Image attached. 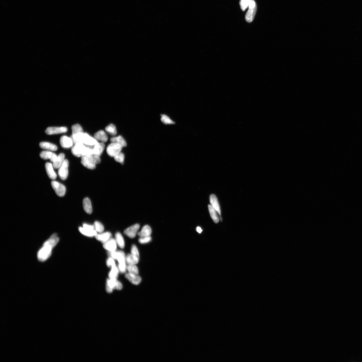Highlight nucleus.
<instances>
[{
  "label": "nucleus",
  "mask_w": 362,
  "mask_h": 362,
  "mask_svg": "<svg viewBox=\"0 0 362 362\" xmlns=\"http://www.w3.org/2000/svg\"><path fill=\"white\" fill-rule=\"evenodd\" d=\"M81 143L87 146L93 147L98 141L94 137H91L87 133H84L81 139Z\"/></svg>",
  "instance_id": "10"
},
{
  "label": "nucleus",
  "mask_w": 362,
  "mask_h": 362,
  "mask_svg": "<svg viewBox=\"0 0 362 362\" xmlns=\"http://www.w3.org/2000/svg\"><path fill=\"white\" fill-rule=\"evenodd\" d=\"M115 240L117 242V244L119 247L121 249H124L125 246V242L124 238L122 234L119 233L117 232L115 234Z\"/></svg>",
  "instance_id": "28"
},
{
  "label": "nucleus",
  "mask_w": 362,
  "mask_h": 362,
  "mask_svg": "<svg viewBox=\"0 0 362 362\" xmlns=\"http://www.w3.org/2000/svg\"><path fill=\"white\" fill-rule=\"evenodd\" d=\"M208 207L209 212L211 218L212 219L215 223H218L220 219H219L218 215V214L217 211L211 205H209Z\"/></svg>",
  "instance_id": "25"
},
{
  "label": "nucleus",
  "mask_w": 362,
  "mask_h": 362,
  "mask_svg": "<svg viewBox=\"0 0 362 362\" xmlns=\"http://www.w3.org/2000/svg\"><path fill=\"white\" fill-rule=\"evenodd\" d=\"M60 144L64 148H69L72 147L74 144V142L71 137L66 136L61 137L60 140Z\"/></svg>",
  "instance_id": "15"
},
{
  "label": "nucleus",
  "mask_w": 362,
  "mask_h": 362,
  "mask_svg": "<svg viewBox=\"0 0 362 362\" xmlns=\"http://www.w3.org/2000/svg\"><path fill=\"white\" fill-rule=\"evenodd\" d=\"M126 262L129 265H136L138 263L139 259L133 256L131 253L128 254L125 257Z\"/></svg>",
  "instance_id": "27"
},
{
  "label": "nucleus",
  "mask_w": 362,
  "mask_h": 362,
  "mask_svg": "<svg viewBox=\"0 0 362 362\" xmlns=\"http://www.w3.org/2000/svg\"><path fill=\"white\" fill-rule=\"evenodd\" d=\"M122 288V284L117 279L107 280L106 290L108 293H111L114 290H121Z\"/></svg>",
  "instance_id": "4"
},
{
  "label": "nucleus",
  "mask_w": 362,
  "mask_h": 362,
  "mask_svg": "<svg viewBox=\"0 0 362 362\" xmlns=\"http://www.w3.org/2000/svg\"><path fill=\"white\" fill-rule=\"evenodd\" d=\"M122 147L121 146L115 142H111L107 148V154L111 157H114L121 152Z\"/></svg>",
  "instance_id": "6"
},
{
  "label": "nucleus",
  "mask_w": 362,
  "mask_h": 362,
  "mask_svg": "<svg viewBox=\"0 0 362 362\" xmlns=\"http://www.w3.org/2000/svg\"><path fill=\"white\" fill-rule=\"evenodd\" d=\"M161 120L163 124L166 125H172L175 124V122L169 117L168 115L165 114L161 115Z\"/></svg>",
  "instance_id": "33"
},
{
  "label": "nucleus",
  "mask_w": 362,
  "mask_h": 362,
  "mask_svg": "<svg viewBox=\"0 0 362 362\" xmlns=\"http://www.w3.org/2000/svg\"><path fill=\"white\" fill-rule=\"evenodd\" d=\"M110 141L111 142H115L121 145L122 147H125L127 145L126 141L121 136L112 138L110 139Z\"/></svg>",
  "instance_id": "29"
},
{
  "label": "nucleus",
  "mask_w": 362,
  "mask_h": 362,
  "mask_svg": "<svg viewBox=\"0 0 362 362\" xmlns=\"http://www.w3.org/2000/svg\"><path fill=\"white\" fill-rule=\"evenodd\" d=\"M125 278L130 282L134 285L139 284L142 281L141 277L137 275L131 274L128 273L125 275Z\"/></svg>",
  "instance_id": "17"
},
{
  "label": "nucleus",
  "mask_w": 362,
  "mask_h": 362,
  "mask_svg": "<svg viewBox=\"0 0 362 362\" xmlns=\"http://www.w3.org/2000/svg\"><path fill=\"white\" fill-rule=\"evenodd\" d=\"M80 232L84 235L89 237H95L97 234L95 229L94 225L84 223L83 227L79 228Z\"/></svg>",
  "instance_id": "5"
},
{
  "label": "nucleus",
  "mask_w": 362,
  "mask_h": 362,
  "mask_svg": "<svg viewBox=\"0 0 362 362\" xmlns=\"http://www.w3.org/2000/svg\"><path fill=\"white\" fill-rule=\"evenodd\" d=\"M106 132L112 136H115L117 134L116 127L113 124H111L106 127Z\"/></svg>",
  "instance_id": "31"
},
{
  "label": "nucleus",
  "mask_w": 362,
  "mask_h": 362,
  "mask_svg": "<svg viewBox=\"0 0 362 362\" xmlns=\"http://www.w3.org/2000/svg\"><path fill=\"white\" fill-rule=\"evenodd\" d=\"M53 153L50 151H43L40 154V157L42 159L47 160L51 159L53 155Z\"/></svg>",
  "instance_id": "37"
},
{
  "label": "nucleus",
  "mask_w": 362,
  "mask_h": 362,
  "mask_svg": "<svg viewBox=\"0 0 362 362\" xmlns=\"http://www.w3.org/2000/svg\"><path fill=\"white\" fill-rule=\"evenodd\" d=\"M117 245L115 240L111 238L103 244V247L109 252H111L116 251Z\"/></svg>",
  "instance_id": "16"
},
{
  "label": "nucleus",
  "mask_w": 362,
  "mask_h": 362,
  "mask_svg": "<svg viewBox=\"0 0 362 362\" xmlns=\"http://www.w3.org/2000/svg\"><path fill=\"white\" fill-rule=\"evenodd\" d=\"M67 131L68 129L66 127H51L46 130L45 133L47 134L51 135L65 133Z\"/></svg>",
  "instance_id": "13"
},
{
  "label": "nucleus",
  "mask_w": 362,
  "mask_h": 362,
  "mask_svg": "<svg viewBox=\"0 0 362 362\" xmlns=\"http://www.w3.org/2000/svg\"><path fill=\"white\" fill-rule=\"evenodd\" d=\"M65 155L63 153H60L57 156L56 161L52 163L53 167L55 169H59L63 163L64 160Z\"/></svg>",
  "instance_id": "24"
},
{
  "label": "nucleus",
  "mask_w": 362,
  "mask_h": 362,
  "mask_svg": "<svg viewBox=\"0 0 362 362\" xmlns=\"http://www.w3.org/2000/svg\"><path fill=\"white\" fill-rule=\"evenodd\" d=\"M114 160L117 162L123 164L125 159V155L124 154L120 152L114 157Z\"/></svg>",
  "instance_id": "38"
},
{
  "label": "nucleus",
  "mask_w": 362,
  "mask_h": 362,
  "mask_svg": "<svg viewBox=\"0 0 362 362\" xmlns=\"http://www.w3.org/2000/svg\"><path fill=\"white\" fill-rule=\"evenodd\" d=\"M152 233V229L148 225L144 226L140 232L138 233V235L140 237L150 236Z\"/></svg>",
  "instance_id": "26"
},
{
  "label": "nucleus",
  "mask_w": 362,
  "mask_h": 362,
  "mask_svg": "<svg viewBox=\"0 0 362 362\" xmlns=\"http://www.w3.org/2000/svg\"><path fill=\"white\" fill-rule=\"evenodd\" d=\"M93 147L86 146L82 143H77L73 146L72 152L76 157H82L84 156L93 154Z\"/></svg>",
  "instance_id": "2"
},
{
  "label": "nucleus",
  "mask_w": 362,
  "mask_h": 362,
  "mask_svg": "<svg viewBox=\"0 0 362 362\" xmlns=\"http://www.w3.org/2000/svg\"><path fill=\"white\" fill-rule=\"evenodd\" d=\"M114 259L111 257L107 259L106 261V264L107 266L109 267H111L113 266V265H115Z\"/></svg>",
  "instance_id": "42"
},
{
  "label": "nucleus",
  "mask_w": 362,
  "mask_h": 362,
  "mask_svg": "<svg viewBox=\"0 0 362 362\" xmlns=\"http://www.w3.org/2000/svg\"><path fill=\"white\" fill-rule=\"evenodd\" d=\"M59 241L56 234H53L44 244L43 246L38 253V258L40 261L47 260L51 256L52 249L55 247Z\"/></svg>",
  "instance_id": "1"
},
{
  "label": "nucleus",
  "mask_w": 362,
  "mask_h": 362,
  "mask_svg": "<svg viewBox=\"0 0 362 362\" xmlns=\"http://www.w3.org/2000/svg\"><path fill=\"white\" fill-rule=\"evenodd\" d=\"M196 230H197V232L199 233H201L203 231L202 229L199 226L197 227V228H196Z\"/></svg>",
  "instance_id": "43"
},
{
  "label": "nucleus",
  "mask_w": 362,
  "mask_h": 362,
  "mask_svg": "<svg viewBox=\"0 0 362 362\" xmlns=\"http://www.w3.org/2000/svg\"><path fill=\"white\" fill-rule=\"evenodd\" d=\"M94 137L98 141H99L103 142H106L108 140V137L107 134L103 130H99L96 132L94 134Z\"/></svg>",
  "instance_id": "21"
},
{
  "label": "nucleus",
  "mask_w": 362,
  "mask_h": 362,
  "mask_svg": "<svg viewBox=\"0 0 362 362\" xmlns=\"http://www.w3.org/2000/svg\"><path fill=\"white\" fill-rule=\"evenodd\" d=\"M152 240L151 236L144 237H140L138 239V242L141 244H147Z\"/></svg>",
  "instance_id": "39"
},
{
  "label": "nucleus",
  "mask_w": 362,
  "mask_h": 362,
  "mask_svg": "<svg viewBox=\"0 0 362 362\" xmlns=\"http://www.w3.org/2000/svg\"><path fill=\"white\" fill-rule=\"evenodd\" d=\"M95 237L98 241L101 242L103 244L108 241L112 237L111 233L109 232L98 233L96 235Z\"/></svg>",
  "instance_id": "20"
},
{
  "label": "nucleus",
  "mask_w": 362,
  "mask_h": 362,
  "mask_svg": "<svg viewBox=\"0 0 362 362\" xmlns=\"http://www.w3.org/2000/svg\"><path fill=\"white\" fill-rule=\"evenodd\" d=\"M131 253L134 256L139 259V251H138V249L136 245H134L132 246L131 249Z\"/></svg>",
  "instance_id": "40"
},
{
  "label": "nucleus",
  "mask_w": 362,
  "mask_h": 362,
  "mask_svg": "<svg viewBox=\"0 0 362 362\" xmlns=\"http://www.w3.org/2000/svg\"><path fill=\"white\" fill-rule=\"evenodd\" d=\"M210 201L211 205L217 211L218 215L220 216V220L222 221L220 207L216 196L214 194L211 195L210 197Z\"/></svg>",
  "instance_id": "14"
},
{
  "label": "nucleus",
  "mask_w": 362,
  "mask_h": 362,
  "mask_svg": "<svg viewBox=\"0 0 362 362\" xmlns=\"http://www.w3.org/2000/svg\"><path fill=\"white\" fill-rule=\"evenodd\" d=\"M45 168L47 174L50 179L52 180H55L57 178V175L54 170L52 164L47 162L45 164Z\"/></svg>",
  "instance_id": "18"
},
{
  "label": "nucleus",
  "mask_w": 362,
  "mask_h": 362,
  "mask_svg": "<svg viewBox=\"0 0 362 362\" xmlns=\"http://www.w3.org/2000/svg\"><path fill=\"white\" fill-rule=\"evenodd\" d=\"M110 257L114 260H117L118 263L126 262L124 252L122 251H116L109 252Z\"/></svg>",
  "instance_id": "11"
},
{
  "label": "nucleus",
  "mask_w": 362,
  "mask_h": 362,
  "mask_svg": "<svg viewBox=\"0 0 362 362\" xmlns=\"http://www.w3.org/2000/svg\"><path fill=\"white\" fill-rule=\"evenodd\" d=\"M51 186L56 193L60 197H63L66 193V187L63 184L57 182L52 181L51 183Z\"/></svg>",
  "instance_id": "8"
},
{
  "label": "nucleus",
  "mask_w": 362,
  "mask_h": 362,
  "mask_svg": "<svg viewBox=\"0 0 362 362\" xmlns=\"http://www.w3.org/2000/svg\"><path fill=\"white\" fill-rule=\"evenodd\" d=\"M253 1V0H241L240 4L242 11H245L246 8L249 7Z\"/></svg>",
  "instance_id": "35"
},
{
  "label": "nucleus",
  "mask_w": 362,
  "mask_h": 362,
  "mask_svg": "<svg viewBox=\"0 0 362 362\" xmlns=\"http://www.w3.org/2000/svg\"><path fill=\"white\" fill-rule=\"evenodd\" d=\"M68 161L65 159L62 165L59 168L58 175L60 179L63 180L66 179L68 175Z\"/></svg>",
  "instance_id": "9"
},
{
  "label": "nucleus",
  "mask_w": 362,
  "mask_h": 362,
  "mask_svg": "<svg viewBox=\"0 0 362 362\" xmlns=\"http://www.w3.org/2000/svg\"><path fill=\"white\" fill-rule=\"evenodd\" d=\"M118 268L115 265L111 267L110 271L109 273V277L110 279H117L119 272Z\"/></svg>",
  "instance_id": "30"
},
{
  "label": "nucleus",
  "mask_w": 362,
  "mask_h": 362,
  "mask_svg": "<svg viewBox=\"0 0 362 362\" xmlns=\"http://www.w3.org/2000/svg\"><path fill=\"white\" fill-rule=\"evenodd\" d=\"M40 147L43 149L51 151H56L57 150V146L48 142H42L39 144Z\"/></svg>",
  "instance_id": "23"
},
{
  "label": "nucleus",
  "mask_w": 362,
  "mask_h": 362,
  "mask_svg": "<svg viewBox=\"0 0 362 362\" xmlns=\"http://www.w3.org/2000/svg\"><path fill=\"white\" fill-rule=\"evenodd\" d=\"M249 7V10L245 15V19L246 22L251 23L255 18L257 10V5L254 0Z\"/></svg>",
  "instance_id": "7"
},
{
  "label": "nucleus",
  "mask_w": 362,
  "mask_h": 362,
  "mask_svg": "<svg viewBox=\"0 0 362 362\" xmlns=\"http://www.w3.org/2000/svg\"><path fill=\"white\" fill-rule=\"evenodd\" d=\"M126 263H118V269L119 271L122 273H125L127 270Z\"/></svg>",
  "instance_id": "41"
},
{
  "label": "nucleus",
  "mask_w": 362,
  "mask_h": 362,
  "mask_svg": "<svg viewBox=\"0 0 362 362\" xmlns=\"http://www.w3.org/2000/svg\"><path fill=\"white\" fill-rule=\"evenodd\" d=\"M127 270L131 274L138 275L139 273V271L136 265H127Z\"/></svg>",
  "instance_id": "32"
},
{
  "label": "nucleus",
  "mask_w": 362,
  "mask_h": 362,
  "mask_svg": "<svg viewBox=\"0 0 362 362\" xmlns=\"http://www.w3.org/2000/svg\"><path fill=\"white\" fill-rule=\"evenodd\" d=\"M72 134H75L83 133V128L79 124H76L72 127Z\"/></svg>",
  "instance_id": "34"
},
{
  "label": "nucleus",
  "mask_w": 362,
  "mask_h": 362,
  "mask_svg": "<svg viewBox=\"0 0 362 362\" xmlns=\"http://www.w3.org/2000/svg\"><path fill=\"white\" fill-rule=\"evenodd\" d=\"M101 162L100 157L94 154L84 156L81 157V163L84 167L88 169H94L96 165Z\"/></svg>",
  "instance_id": "3"
},
{
  "label": "nucleus",
  "mask_w": 362,
  "mask_h": 362,
  "mask_svg": "<svg viewBox=\"0 0 362 362\" xmlns=\"http://www.w3.org/2000/svg\"><path fill=\"white\" fill-rule=\"evenodd\" d=\"M105 145L104 142H98L94 146L93 148V154L101 156L104 149Z\"/></svg>",
  "instance_id": "19"
},
{
  "label": "nucleus",
  "mask_w": 362,
  "mask_h": 362,
  "mask_svg": "<svg viewBox=\"0 0 362 362\" xmlns=\"http://www.w3.org/2000/svg\"><path fill=\"white\" fill-rule=\"evenodd\" d=\"M94 225L95 229L97 233H101L103 232L105 228L101 223L96 221L94 222Z\"/></svg>",
  "instance_id": "36"
},
{
  "label": "nucleus",
  "mask_w": 362,
  "mask_h": 362,
  "mask_svg": "<svg viewBox=\"0 0 362 362\" xmlns=\"http://www.w3.org/2000/svg\"><path fill=\"white\" fill-rule=\"evenodd\" d=\"M140 228L139 224H136L129 227L125 230V235L131 238L135 237Z\"/></svg>",
  "instance_id": "12"
},
{
  "label": "nucleus",
  "mask_w": 362,
  "mask_h": 362,
  "mask_svg": "<svg viewBox=\"0 0 362 362\" xmlns=\"http://www.w3.org/2000/svg\"><path fill=\"white\" fill-rule=\"evenodd\" d=\"M83 208L85 212L88 214H91L93 209L90 200L88 198H85L83 201Z\"/></svg>",
  "instance_id": "22"
}]
</instances>
